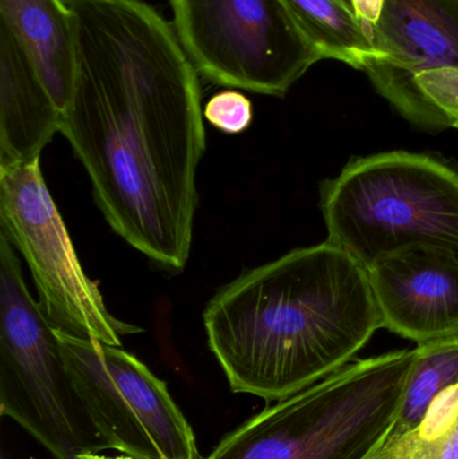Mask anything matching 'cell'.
<instances>
[{
	"label": "cell",
	"instance_id": "1",
	"mask_svg": "<svg viewBox=\"0 0 458 459\" xmlns=\"http://www.w3.org/2000/svg\"><path fill=\"white\" fill-rule=\"evenodd\" d=\"M77 37L59 134L91 178L116 234L185 269L206 151L198 72L174 26L143 0H65Z\"/></svg>",
	"mask_w": 458,
	"mask_h": 459
},
{
	"label": "cell",
	"instance_id": "2",
	"mask_svg": "<svg viewBox=\"0 0 458 459\" xmlns=\"http://www.w3.org/2000/svg\"><path fill=\"white\" fill-rule=\"evenodd\" d=\"M203 324L230 390L268 403L335 374L384 328L367 269L328 240L242 273Z\"/></svg>",
	"mask_w": 458,
	"mask_h": 459
},
{
	"label": "cell",
	"instance_id": "3",
	"mask_svg": "<svg viewBox=\"0 0 458 459\" xmlns=\"http://www.w3.org/2000/svg\"><path fill=\"white\" fill-rule=\"evenodd\" d=\"M416 350L347 364L266 407L204 459H373L397 420Z\"/></svg>",
	"mask_w": 458,
	"mask_h": 459
},
{
	"label": "cell",
	"instance_id": "4",
	"mask_svg": "<svg viewBox=\"0 0 458 459\" xmlns=\"http://www.w3.org/2000/svg\"><path fill=\"white\" fill-rule=\"evenodd\" d=\"M320 196L328 242L366 269L413 246L458 254V172L432 156L357 159L323 183Z\"/></svg>",
	"mask_w": 458,
	"mask_h": 459
},
{
	"label": "cell",
	"instance_id": "5",
	"mask_svg": "<svg viewBox=\"0 0 458 459\" xmlns=\"http://www.w3.org/2000/svg\"><path fill=\"white\" fill-rule=\"evenodd\" d=\"M0 410L56 459L108 450L78 398L56 329L32 299L15 248L0 234Z\"/></svg>",
	"mask_w": 458,
	"mask_h": 459
},
{
	"label": "cell",
	"instance_id": "6",
	"mask_svg": "<svg viewBox=\"0 0 458 459\" xmlns=\"http://www.w3.org/2000/svg\"><path fill=\"white\" fill-rule=\"evenodd\" d=\"M174 29L198 74L281 97L322 61L284 0H169Z\"/></svg>",
	"mask_w": 458,
	"mask_h": 459
},
{
	"label": "cell",
	"instance_id": "7",
	"mask_svg": "<svg viewBox=\"0 0 458 459\" xmlns=\"http://www.w3.org/2000/svg\"><path fill=\"white\" fill-rule=\"evenodd\" d=\"M39 160L0 167V234L26 261L38 304L54 329L121 347L123 337L143 329L116 318L83 272Z\"/></svg>",
	"mask_w": 458,
	"mask_h": 459
},
{
	"label": "cell",
	"instance_id": "8",
	"mask_svg": "<svg viewBox=\"0 0 458 459\" xmlns=\"http://www.w3.org/2000/svg\"><path fill=\"white\" fill-rule=\"evenodd\" d=\"M56 334L73 387L108 450L132 459H204L166 383L136 356Z\"/></svg>",
	"mask_w": 458,
	"mask_h": 459
},
{
	"label": "cell",
	"instance_id": "9",
	"mask_svg": "<svg viewBox=\"0 0 458 459\" xmlns=\"http://www.w3.org/2000/svg\"><path fill=\"white\" fill-rule=\"evenodd\" d=\"M373 43L378 59L365 73L376 91L414 126L445 129L414 80L428 70L458 67V0H386Z\"/></svg>",
	"mask_w": 458,
	"mask_h": 459
},
{
	"label": "cell",
	"instance_id": "10",
	"mask_svg": "<svg viewBox=\"0 0 458 459\" xmlns=\"http://www.w3.org/2000/svg\"><path fill=\"white\" fill-rule=\"evenodd\" d=\"M367 273L384 328L419 345L458 336V254L413 246Z\"/></svg>",
	"mask_w": 458,
	"mask_h": 459
},
{
	"label": "cell",
	"instance_id": "11",
	"mask_svg": "<svg viewBox=\"0 0 458 459\" xmlns=\"http://www.w3.org/2000/svg\"><path fill=\"white\" fill-rule=\"evenodd\" d=\"M61 121L31 59L0 22V167L39 160Z\"/></svg>",
	"mask_w": 458,
	"mask_h": 459
},
{
	"label": "cell",
	"instance_id": "12",
	"mask_svg": "<svg viewBox=\"0 0 458 459\" xmlns=\"http://www.w3.org/2000/svg\"><path fill=\"white\" fill-rule=\"evenodd\" d=\"M0 22L15 35L64 115L77 67V37L65 0H0Z\"/></svg>",
	"mask_w": 458,
	"mask_h": 459
},
{
	"label": "cell",
	"instance_id": "13",
	"mask_svg": "<svg viewBox=\"0 0 458 459\" xmlns=\"http://www.w3.org/2000/svg\"><path fill=\"white\" fill-rule=\"evenodd\" d=\"M284 3L322 59H336L363 72L378 59L370 35L346 0Z\"/></svg>",
	"mask_w": 458,
	"mask_h": 459
},
{
	"label": "cell",
	"instance_id": "14",
	"mask_svg": "<svg viewBox=\"0 0 458 459\" xmlns=\"http://www.w3.org/2000/svg\"><path fill=\"white\" fill-rule=\"evenodd\" d=\"M458 385V336L419 344L389 439L419 428L438 398Z\"/></svg>",
	"mask_w": 458,
	"mask_h": 459
},
{
	"label": "cell",
	"instance_id": "15",
	"mask_svg": "<svg viewBox=\"0 0 458 459\" xmlns=\"http://www.w3.org/2000/svg\"><path fill=\"white\" fill-rule=\"evenodd\" d=\"M385 459H458V385L433 404L410 433L387 439Z\"/></svg>",
	"mask_w": 458,
	"mask_h": 459
},
{
	"label": "cell",
	"instance_id": "16",
	"mask_svg": "<svg viewBox=\"0 0 458 459\" xmlns=\"http://www.w3.org/2000/svg\"><path fill=\"white\" fill-rule=\"evenodd\" d=\"M416 85L446 128L458 129V67H438L419 73Z\"/></svg>",
	"mask_w": 458,
	"mask_h": 459
},
{
	"label": "cell",
	"instance_id": "17",
	"mask_svg": "<svg viewBox=\"0 0 458 459\" xmlns=\"http://www.w3.org/2000/svg\"><path fill=\"white\" fill-rule=\"evenodd\" d=\"M203 115L212 126L225 134H242L252 124V102L239 91H220L207 101Z\"/></svg>",
	"mask_w": 458,
	"mask_h": 459
},
{
	"label": "cell",
	"instance_id": "18",
	"mask_svg": "<svg viewBox=\"0 0 458 459\" xmlns=\"http://www.w3.org/2000/svg\"><path fill=\"white\" fill-rule=\"evenodd\" d=\"M350 3L373 40V30L381 18L386 0H350Z\"/></svg>",
	"mask_w": 458,
	"mask_h": 459
},
{
	"label": "cell",
	"instance_id": "19",
	"mask_svg": "<svg viewBox=\"0 0 458 459\" xmlns=\"http://www.w3.org/2000/svg\"><path fill=\"white\" fill-rule=\"evenodd\" d=\"M373 459H385L384 455H382V450L378 453V455H376Z\"/></svg>",
	"mask_w": 458,
	"mask_h": 459
},
{
	"label": "cell",
	"instance_id": "20",
	"mask_svg": "<svg viewBox=\"0 0 458 459\" xmlns=\"http://www.w3.org/2000/svg\"><path fill=\"white\" fill-rule=\"evenodd\" d=\"M120 459H132V458L128 457V455H125V457H121Z\"/></svg>",
	"mask_w": 458,
	"mask_h": 459
},
{
	"label": "cell",
	"instance_id": "21",
	"mask_svg": "<svg viewBox=\"0 0 458 459\" xmlns=\"http://www.w3.org/2000/svg\"><path fill=\"white\" fill-rule=\"evenodd\" d=\"M120 458V457H118ZM118 458H115V457H105V459H118Z\"/></svg>",
	"mask_w": 458,
	"mask_h": 459
},
{
	"label": "cell",
	"instance_id": "22",
	"mask_svg": "<svg viewBox=\"0 0 458 459\" xmlns=\"http://www.w3.org/2000/svg\"><path fill=\"white\" fill-rule=\"evenodd\" d=\"M346 2H349V3H350V0H346ZM350 4H351V3H350Z\"/></svg>",
	"mask_w": 458,
	"mask_h": 459
}]
</instances>
